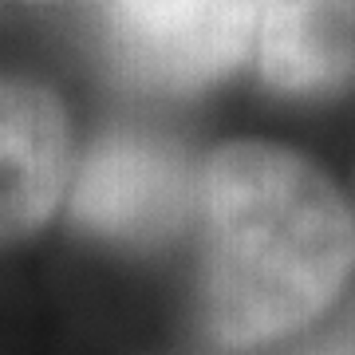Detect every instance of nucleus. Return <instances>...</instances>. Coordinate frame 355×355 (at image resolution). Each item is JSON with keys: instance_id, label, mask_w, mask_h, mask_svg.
<instances>
[{"instance_id": "1", "label": "nucleus", "mask_w": 355, "mask_h": 355, "mask_svg": "<svg viewBox=\"0 0 355 355\" xmlns=\"http://www.w3.org/2000/svg\"><path fill=\"white\" fill-rule=\"evenodd\" d=\"M205 328L253 347L331 304L355 257L352 214L316 166L272 146H225L205 174Z\"/></svg>"}, {"instance_id": "2", "label": "nucleus", "mask_w": 355, "mask_h": 355, "mask_svg": "<svg viewBox=\"0 0 355 355\" xmlns=\"http://www.w3.org/2000/svg\"><path fill=\"white\" fill-rule=\"evenodd\" d=\"M261 0H103L119 64L154 87H198L241 60Z\"/></svg>"}, {"instance_id": "3", "label": "nucleus", "mask_w": 355, "mask_h": 355, "mask_svg": "<svg viewBox=\"0 0 355 355\" xmlns=\"http://www.w3.org/2000/svg\"><path fill=\"white\" fill-rule=\"evenodd\" d=\"M190 190V166L174 146L142 135H111L83 162L76 217L107 237L154 241L182 225Z\"/></svg>"}, {"instance_id": "4", "label": "nucleus", "mask_w": 355, "mask_h": 355, "mask_svg": "<svg viewBox=\"0 0 355 355\" xmlns=\"http://www.w3.org/2000/svg\"><path fill=\"white\" fill-rule=\"evenodd\" d=\"M67 127L48 91L0 83V245L36 229L64 190Z\"/></svg>"}, {"instance_id": "5", "label": "nucleus", "mask_w": 355, "mask_h": 355, "mask_svg": "<svg viewBox=\"0 0 355 355\" xmlns=\"http://www.w3.org/2000/svg\"><path fill=\"white\" fill-rule=\"evenodd\" d=\"M261 67L292 95L355 83V0H265Z\"/></svg>"}, {"instance_id": "6", "label": "nucleus", "mask_w": 355, "mask_h": 355, "mask_svg": "<svg viewBox=\"0 0 355 355\" xmlns=\"http://www.w3.org/2000/svg\"><path fill=\"white\" fill-rule=\"evenodd\" d=\"M312 355H355V336L331 340V343H324V347H320V352H312Z\"/></svg>"}]
</instances>
